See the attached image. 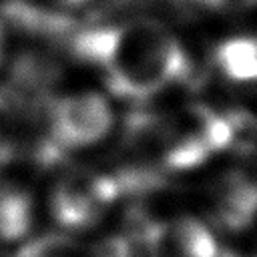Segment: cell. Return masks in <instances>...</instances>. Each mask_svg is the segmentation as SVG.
<instances>
[{
  "label": "cell",
  "mask_w": 257,
  "mask_h": 257,
  "mask_svg": "<svg viewBox=\"0 0 257 257\" xmlns=\"http://www.w3.org/2000/svg\"><path fill=\"white\" fill-rule=\"evenodd\" d=\"M112 126V110L96 92H74L48 108V131L54 147L64 153L100 143Z\"/></svg>",
  "instance_id": "obj_3"
},
{
  "label": "cell",
  "mask_w": 257,
  "mask_h": 257,
  "mask_svg": "<svg viewBox=\"0 0 257 257\" xmlns=\"http://www.w3.org/2000/svg\"><path fill=\"white\" fill-rule=\"evenodd\" d=\"M4 40H6V30H4V20L0 16V58H2V50H4Z\"/></svg>",
  "instance_id": "obj_12"
},
{
  "label": "cell",
  "mask_w": 257,
  "mask_h": 257,
  "mask_svg": "<svg viewBox=\"0 0 257 257\" xmlns=\"http://www.w3.org/2000/svg\"><path fill=\"white\" fill-rule=\"evenodd\" d=\"M86 257H133V243L124 235H110L94 243Z\"/></svg>",
  "instance_id": "obj_10"
},
{
  "label": "cell",
  "mask_w": 257,
  "mask_h": 257,
  "mask_svg": "<svg viewBox=\"0 0 257 257\" xmlns=\"http://www.w3.org/2000/svg\"><path fill=\"white\" fill-rule=\"evenodd\" d=\"M189 2L213 10H245L257 4V0H189Z\"/></svg>",
  "instance_id": "obj_11"
},
{
  "label": "cell",
  "mask_w": 257,
  "mask_h": 257,
  "mask_svg": "<svg viewBox=\"0 0 257 257\" xmlns=\"http://www.w3.org/2000/svg\"><path fill=\"white\" fill-rule=\"evenodd\" d=\"M12 124H14V110L10 98L0 94V165L8 163L14 155Z\"/></svg>",
  "instance_id": "obj_9"
},
{
  "label": "cell",
  "mask_w": 257,
  "mask_h": 257,
  "mask_svg": "<svg viewBox=\"0 0 257 257\" xmlns=\"http://www.w3.org/2000/svg\"><path fill=\"white\" fill-rule=\"evenodd\" d=\"M215 64L235 84L257 82V36H233L215 48Z\"/></svg>",
  "instance_id": "obj_6"
},
{
  "label": "cell",
  "mask_w": 257,
  "mask_h": 257,
  "mask_svg": "<svg viewBox=\"0 0 257 257\" xmlns=\"http://www.w3.org/2000/svg\"><path fill=\"white\" fill-rule=\"evenodd\" d=\"M62 4H66V6H80V4H84L86 0H60Z\"/></svg>",
  "instance_id": "obj_13"
},
{
  "label": "cell",
  "mask_w": 257,
  "mask_h": 257,
  "mask_svg": "<svg viewBox=\"0 0 257 257\" xmlns=\"http://www.w3.org/2000/svg\"><path fill=\"white\" fill-rule=\"evenodd\" d=\"M32 227V199L20 189H0V241L22 239Z\"/></svg>",
  "instance_id": "obj_7"
},
{
  "label": "cell",
  "mask_w": 257,
  "mask_h": 257,
  "mask_svg": "<svg viewBox=\"0 0 257 257\" xmlns=\"http://www.w3.org/2000/svg\"><path fill=\"white\" fill-rule=\"evenodd\" d=\"M78 245L66 235H42L24 245L18 257H74Z\"/></svg>",
  "instance_id": "obj_8"
},
{
  "label": "cell",
  "mask_w": 257,
  "mask_h": 257,
  "mask_svg": "<svg viewBox=\"0 0 257 257\" xmlns=\"http://www.w3.org/2000/svg\"><path fill=\"white\" fill-rule=\"evenodd\" d=\"M68 40L72 54L100 68L106 88L122 100H149L193 74L189 52L155 18L74 30Z\"/></svg>",
  "instance_id": "obj_1"
},
{
  "label": "cell",
  "mask_w": 257,
  "mask_h": 257,
  "mask_svg": "<svg viewBox=\"0 0 257 257\" xmlns=\"http://www.w3.org/2000/svg\"><path fill=\"white\" fill-rule=\"evenodd\" d=\"M122 181L92 169H72L54 185L50 209L66 231H84L96 225L116 201Z\"/></svg>",
  "instance_id": "obj_2"
},
{
  "label": "cell",
  "mask_w": 257,
  "mask_h": 257,
  "mask_svg": "<svg viewBox=\"0 0 257 257\" xmlns=\"http://www.w3.org/2000/svg\"><path fill=\"white\" fill-rule=\"evenodd\" d=\"M147 257H219L215 235L195 217H171L145 225Z\"/></svg>",
  "instance_id": "obj_4"
},
{
  "label": "cell",
  "mask_w": 257,
  "mask_h": 257,
  "mask_svg": "<svg viewBox=\"0 0 257 257\" xmlns=\"http://www.w3.org/2000/svg\"><path fill=\"white\" fill-rule=\"evenodd\" d=\"M217 219L227 229H243L257 215V183L243 173H229L215 193Z\"/></svg>",
  "instance_id": "obj_5"
}]
</instances>
